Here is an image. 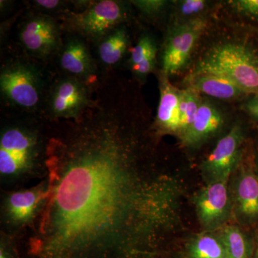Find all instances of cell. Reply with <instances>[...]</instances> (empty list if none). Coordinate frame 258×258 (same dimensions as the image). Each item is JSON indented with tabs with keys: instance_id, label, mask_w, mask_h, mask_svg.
Instances as JSON below:
<instances>
[{
	"instance_id": "6da1fadb",
	"label": "cell",
	"mask_w": 258,
	"mask_h": 258,
	"mask_svg": "<svg viewBox=\"0 0 258 258\" xmlns=\"http://www.w3.org/2000/svg\"><path fill=\"white\" fill-rule=\"evenodd\" d=\"M115 93H98L46 150L50 186L40 235L48 251L149 240L177 225L181 188L145 175Z\"/></svg>"
},
{
	"instance_id": "7a4b0ae2",
	"label": "cell",
	"mask_w": 258,
	"mask_h": 258,
	"mask_svg": "<svg viewBox=\"0 0 258 258\" xmlns=\"http://www.w3.org/2000/svg\"><path fill=\"white\" fill-rule=\"evenodd\" d=\"M193 74L223 76L246 93L257 94L258 52L240 42L220 44L204 55Z\"/></svg>"
},
{
	"instance_id": "3957f363",
	"label": "cell",
	"mask_w": 258,
	"mask_h": 258,
	"mask_svg": "<svg viewBox=\"0 0 258 258\" xmlns=\"http://www.w3.org/2000/svg\"><path fill=\"white\" fill-rule=\"evenodd\" d=\"M45 82L42 71L24 60H11L0 74V89L6 101L25 111L40 106L45 94Z\"/></svg>"
},
{
	"instance_id": "277c9868",
	"label": "cell",
	"mask_w": 258,
	"mask_h": 258,
	"mask_svg": "<svg viewBox=\"0 0 258 258\" xmlns=\"http://www.w3.org/2000/svg\"><path fill=\"white\" fill-rule=\"evenodd\" d=\"M127 15L122 2H89L83 11L66 15L64 25L79 37L98 43L107 34L122 25L126 20Z\"/></svg>"
},
{
	"instance_id": "5b68a950",
	"label": "cell",
	"mask_w": 258,
	"mask_h": 258,
	"mask_svg": "<svg viewBox=\"0 0 258 258\" xmlns=\"http://www.w3.org/2000/svg\"><path fill=\"white\" fill-rule=\"evenodd\" d=\"M90 85L66 75L51 86L47 94V111L52 118L78 120L91 106Z\"/></svg>"
},
{
	"instance_id": "8992f818",
	"label": "cell",
	"mask_w": 258,
	"mask_h": 258,
	"mask_svg": "<svg viewBox=\"0 0 258 258\" xmlns=\"http://www.w3.org/2000/svg\"><path fill=\"white\" fill-rule=\"evenodd\" d=\"M39 154L38 137L23 126L8 127L0 139V171L14 175L30 169Z\"/></svg>"
},
{
	"instance_id": "52a82bcc",
	"label": "cell",
	"mask_w": 258,
	"mask_h": 258,
	"mask_svg": "<svg viewBox=\"0 0 258 258\" xmlns=\"http://www.w3.org/2000/svg\"><path fill=\"white\" fill-rule=\"evenodd\" d=\"M207 26L206 19L195 18L171 29L163 51V74H176L184 66Z\"/></svg>"
},
{
	"instance_id": "ba28073f",
	"label": "cell",
	"mask_w": 258,
	"mask_h": 258,
	"mask_svg": "<svg viewBox=\"0 0 258 258\" xmlns=\"http://www.w3.org/2000/svg\"><path fill=\"white\" fill-rule=\"evenodd\" d=\"M20 42L30 55L46 59L60 52L62 46L60 27L45 14L32 15L24 22L20 30Z\"/></svg>"
},
{
	"instance_id": "9c48e42d",
	"label": "cell",
	"mask_w": 258,
	"mask_h": 258,
	"mask_svg": "<svg viewBox=\"0 0 258 258\" xmlns=\"http://www.w3.org/2000/svg\"><path fill=\"white\" fill-rule=\"evenodd\" d=\"M242 131L239 125L231 128L222 137L203 164L204 176L208 184L227 181L240 159Z\"/></svg>"
},
{
	"instance_id": "30bf717a",
	"label": "cell",
	"mask_w": 258,
	"mask_h": 258,
	"mask_svg": "<svg viewBox=\"0 0 258 258\" xmlns=\"http://www.w3.org/2000/svg\"><path fill=\"white\" fill-rule=\"evenodd\" d=\"M227 184V181L208 184L195 198L199 220L207 230L221 227L228 218L230 199Z\"/></svg>"
},
{
	"instance_id": "8fae6325",
	"label": "cell",
	"mask_w": 258,
	"mask_h": 258,
	"mask_svg": "<svg viewBox=\"0 0 258 258\" xmlns=\"http://www.w3.org/2000/svg\"><path fill=\"white\" fill-rule=\"evenodd\" d=\"M59 54L60 68L67 75L89 85L95 83L96 66L83 39L79 36L70 37L62 44Z\"/></svg>"
},
{
	"instance_id": "7c38bea8",
	"label": "cell",
	"mask_w": 258,
	"mask_h": 258,
	"mask_svg": "<svg viewBox=\"0 0 258 258\" xmlns=\"http://www.w3.org/2000/svg\"><path fill=\"white\" fill-rule=\"evenodd\" d=\"M223 123L222 115L217 108L209 102L203 101L192 124L180 139L186 147H198L217 133Z\"/></svg>"
},
{
	"instance_id": "4fadbf2b",
	"label": "cell",
	"mask_w": 258,
	"mask_h": 258,
	"mask_svg": "<svg viewBox=\"0 0 258 258\" xmlns=\"http://www.w3.org/2000/svg\"><path fill=\"white\" fill-rule=\"evenodd\" d=\"M160 98L158 106L156 124L164 132L178 134L179 128V103L180 90L174 87L168 76H159Z\"/></svg>"
},
{
	"instance_id": "5bb4252c",
	"label": "cell",
	"mask_w": 258,
	"mask_h": 258,
	"mask_svg": "<svg viewBox=\"0 0 258 258\" xmlns=\"http://www.w3.org/2000/svg\"><path fill=\"white\" fill-rule=\"evenodd\" d=\"M188 83L189 88L197 92L219 99H235L246 94L235 83L218 75L192 74L188 78Z\"/></svg>"
},
{
	"instance_id": "9a60e30c",
	"label": "cell",
	"mask_w": 258,
	"mask_h": 258,
	"mask_svg": "<svg viewBox=\"0 0 258 258\" xmlns=\"http://www.w3.org/2000/svg\"><path fill=\"white\" fill-rule=\"evenodd\" d=\"M129 37L126 29L118 27L98 42V57L106 67H113L121 60L128 50Z\"/></svg>"
},
{
	"instance_id": "2e32d148",
	"label": "cell",
	"mask_w": 258,
	"mask_h": 258,
	"mask_svg": "<svg viewBox=\"0 0 258 258\" xmlns=\"http://www.w3.org/2000/svg\"><path fill=\"white\" fill-rule=\"evenodd\" d=\"M45 195L46 193L36 189L12 194L7 202V210L10 218L15 222L28 221Z\"/></svg>"
},
{
	"instance_id": "e0dca14e",
	"label": "cell",
	"mask_w": 258,
	"mask_h": 258,
	"mask_svg": "<svg viewBox=\"0 0 258 258\" xmlns=\"http://www.w3.org/2000/svg\"><path fill=\"white\" fill-rule=\"evenodd\" d=\"M236 193L240 212L245 216H257L258 179L253 173L250 171L242 173Z\"/></svg>"
},
{
	"instance_id": "ac0fdd59",
	"label": "cell",
	"mask_w": 258,
	"mask_h": 258,
	"mask_svg": "<svg viewBox=\"0 0 258 258\" xmlns=\"http://www.w3.org/2000/svg\"><path fill=\"white\" fill-rule=\"evenodd\" d=\"M202 101L200 93L188 87L180 90L179 113V128L178 134L181 135L192 124L196 118Z\"/></svg>"
},
{
	"instance_id": "d6986e66",
	"label": "cell",
	"mask_w": 258,
	"mask_h": 258,
	"mask_svg": "<svg viewBox=\"0 0 258 258\" xmlns=\"http://www.w3.org/2000/svg\"><path fill=\"white\" fill-rule=\"evenodd\" d=\"M190 258H227L220 239L210 235H199L188 247Z\"/></svg>"
},
{
	"instance_id": "ffe728a7",
	"label": "cell",
	"mask_w": 258,
	"mask_h": 258,
	"mask_svg": "<svg viewBox=\"0 0 258 258\" xmlns=\"http://www.w3.org/2000/svg\"><path fill=\"white\" fill-rule=\"evenodd\" d=\"M220 239L225 247L227 258H249L245 237L237 227H225Z\"/></svg>"
},
{
	"instance_id": "44dd1931",
	"label": "cell",
	"mask_w": 258,
	"mask_h": 258,
	"mask_svg": "<svg viewBox=\"0 0 258 258\" xmlns=\"http://www.w3.org/2000/svg\"><path fill=\"white\" fill-rule=\"evenodd\" d=\"M157 44L154 39L150 35H143L131 50V57L129 59L131 68L146 61L157 59Z\"/></svg>"
},
{
	"instance_id": "7402d4cb",
	"label": "cell",
	"mask_w": 258,
	"mask_h": 258,
	"mask_svg": "<svg viewBox=\"0 0 258 258\" xmlns=\"http://www.w3.org/2000/svg\"><path fill=\"white\" fill-rule=\"evenodd\" d=\"M131 3L142 13L149 16L159 14L167 5V2L164 0H136Z\"/></svg>"
},
{
	"instance_id": "603a6c76",
	"label": "cell",
	"mask_w": 258,
	"mask_h": 258,
	"mask_svg": "<svg viewBox=\"0 0 258 258\" xmlns=\"http://www.w3.org/2000/svg\"><path fill=\"white\" fill-rule=\"evenodd\" d=\"M230 5L241 14L258 18V0H235L231 1Z\"/></svg>"
},
{
	"instance_id": "cb8c5ba5",
	"label": "cell",
	"mask_w": 258,
	"mask_h": 258,
	"mask_svg": "<svg viewBox=\"0 0 258 258\" xmlns=\"http://www.w3.org/2000/svg\"><path fill=\"white\" fill-rule=\"evenodd\" d=\"M206 5L204 0H184L180 3L179 9L184 16H191L203 11Z\"/></svg>"
},
{
	"instance_id": "d4e9b609",
	"label": "cell",
	"mask_w": 258,
	"mask_h": 258,
	"mask_svg": "<svg viewBox=\"0 0 258 258\" xmlns=\"http://www.w3.org/2000/svg\"><path fill=\"white\" fill-rule=\"evenodd\" d=\"M32 5L38 10H41L43 13H56L60 11L63 8L64 2L58 0H36L32 1Z\"/></svg>"
},
{
	"instance_id": "484cf974",
	"label": "cell",
	"mask_w": 258,
	"mask_h": 258,
	"mask_svg": "<svg viewBox=\"0 0 258 258\" xmlns=\"http://www.w3.org/2000/svg\"><path fill=\"white\" fill-rule=\"evenodd\" d=\"M244 110L258 119V104L252 101H249L244 106Z\"/></svg>"
},
{
	"instance_id": "4316f807",
	"label": "cell",
	"mask_w": 258,
	"mask_h": 258,
	"mask_svg": "<svg viewBox=\"0 0 258 258\" xmlns=\"http://www.w3.org/2000/svg\"><path fill=\"white\" fill-rule=\"evenodd\" d=\"M251 101L254 102V103H257L258 104V93L257 94H255V96L251 100Z\"/></svg>"
},
{
	"instance_id": "83f0119b",
	"label": "cell",
	"mask_w": 258,
	"mask_h": 258,
	"mask_svg": "<svg viewBox=\"0 0 258 258\" xmlns=\"http://www.w3.org/2000/svg\"><path fill=\"white\" fill-rule=\"evenodd\" d=\"M0 258H7L6 256H5V252L3 251V249H2L1 252H0Z\"/></svg>"
}]
</instances>
